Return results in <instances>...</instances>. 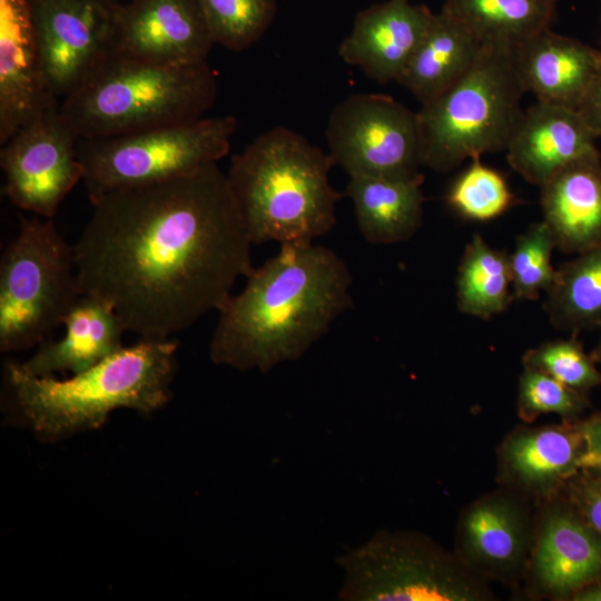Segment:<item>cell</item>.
Masks as SVG:
<instances>
[{
    "label": "cell",
    "instance_id": "obj_9",
    "mask_svg": "<svg viewBox=\"0 0 601 601\" xmlns=\"http://www.w3.org/2000/svg\"><path fill=\"white\" fill-rule=\"evenodd\" d=\"M237 130L234 116L201 117L105 138H78L82 183L93 204L107 193L176 178L218 162Z\"/></svg>",
    "mask_w": 601,
    "mask_h": 601
},
{
    "label": "cell",
    "instance_id": "obj_21",
    "mask_svg": "<svg viewBox=\"0 0 601 601\" xmlns=\"http://www.w3.org/2000/svg\"><path fill=\"white\" fill-rule=\"evenodd\" d=\"M543 221L555 248L579 254L601 244V159L585 155L541 186Z\"/></svg>",
    "mask_w": 601,
    "mask_h": 601
},
{
    "label": "cell",
    "instance_id": "obj_33",
    "mask_svg": "<svg viewBox=\"0 0 601 601\" xmlns=\"http://www.w3.org/2000/svg\"><path fill=\"white\" fill-rule=\"evenodd\" d=\"M563 493L601 535V476L580 472L566 484Z\"/></svg>",
    "mask_w": 601,
    "mask_h": 601
},
{
    "label": "cell",
    "instance_id": "obj_18",
    "mask_svg": "<svg viewBox=\"0 0 601 601\" xmlns=\"http://www.w3.org/2000/svg\"><path fill=\"white\" fill-rule=\"evenodd\" d=\"M595 139L575 109L538 100L523 111L505 150L512 169L541 187L570 162L598 151Z\"/></svg>",
    "mask_w": 601,
    "mask_h": 601
},
{
    "label": "cell",
    "instance_id": "obj_14",
    "mask_svg": "<svg viewBox=\"0 0 601 601\" xmlns=\"http://www.w3.org/2000/svg\"><path fill=\"white\" fill-rule=\"evenodd\" d=\"M535 505L500 487L461 513L455 553L479 578L514 585L523 580L534 533Z\"/></svg>",
    "mask_w": 601,
    "mask_h": 601
},
{
    "label": "cell",
    "instance_id": "obj_35",
    "mask_svg": "<svg viewBox=\"0 0 601 601\" xmlns=\"http://www.w3.org/2000/svg\"><path fill=\"white\" fill-rule=\"evenodd\" d=\"M577 111L597 138H601V66Z\"/></svg>",
    "mask_w": 601,
    "mask_h": 601
},
{
    "label": "cell",
    "instance_id": "obj_6",
    "mask_svg": "<svg viewBox=\"0 0 601 601\" xmlns=\"http://www.w3.org/2000/svg\"><path fill=\"white\" fill-rule=\"evenodd\" d=\"M525 89L514 46L483 43L470 69L417 111L422 166L445 173L506 148Z\"/></svg>",
    "mask_w": 601,
    "mask_h": 601
},
{
    "label": "cell",
    "instance_id": "obj_3",
    "mask_svg": "<svg viewBox=\"0 0 601 601\" xmlns=\"http://www.w3.org/2000/svg\"><path fill=\"white\" fill-rule=\"evenodd\" d=\"M328 154L277 126L231 158L229 186L253 244H308L336 223L343 194L333 188Z\"/></svg>",
    "mask_w": 601,
    "mask_h": 601
},
{
    "label": "cell",
    "instance_id": "obj_10",
    "mask_svg": "<svg viewBox=\"0 0 601 601\" xmlns=\"http://www.w3.org/2000/svg\"><path fill=\"white\" fill-rule=\"evenodd\" d=\"M325 134L333 165L349 177L422 175L417 112L390 96H348L332 110Z\"/></svg>",
    "mask_w": 601,
    "mask_h": 601
},
{
    "label": "cell",
    "instance_id": "obj_17",
    "mask_svg": "<svg viewBox=\"0 0 601 601\" xmlns=\"http://www.w3.org/2000/svg\"><path fill=\"white\" fill-rule=\"evenodd\" d=\"M434 13L411 0H386L361 11L342 40V60L378 83L398 81Z\"/></svg>",
    "mask_w": 601,
    "mask_h": 601
},
{
    "label": "cell",
    "instance_id": "obj_2",
    "mask_svg": "<svg viewBox=\"0 0 601 601\" xmlns=\"http://www.w3.org/2000/svg\"><path fill=\"white\" fill-rule=\"evenodd\" d=\"M218 309L210 359L239 371L268 372L302 357L353 306L352 275L331 248L280 245Z\"/></svg>",
    "mask_w": 601,
    "mask_h": 601
},
{
    "label": "cell",
    "instance_id": "obj_23",
    "mask_svg": "<svg viewBox=\"0 0 601 601\" xmlns=\"http://www.w3.org/2000/svg\"><path fill=\"white\" fill-rule=\"evenodd\" d=\"M423 175L412 178L349 177L345 195L352 200L358 230L376 245L410 239L421 227Z\"/></svg>",
    "mask_w": 601,
    "mask_h": 601
},
{
    "label": "cell",
    "instance_id": "obj_12",
    "mask_svg": "<svg viewBox=\"0 0 601 601\" xmlns=\"http://www.w3.org/2000/svg\"><path fill=\"white\" fill-rule=\"evenodd\" d=\"M46 86L65 98L114 51L118 0H29Z\"/></svg>",
    "mask_w": 601,
    "mask_h": 601
},
{
    "label": "cell",
    "instance_id": "obj_27",
    "mask_svg": "<svg viewBox=\"0 0 601 601\" xmlns=\"http://www.w3.org/2000/svg\"><path fill=\"white\" fill-rule=\"evenodd\" d=\"M456 298L460 312L481 319L504 312L513 299L510 254L473 235L459 265Z\"/></svg>",
    "mask_w": 601,
    "mask_h": 601
},
{
    "label": "cell",
    "instance_id": "obj_24",
    "mask_svg": "<svg viewBox=\"0 0 601 601\" xmlns=\"http://www.w3.org/2000/svg\"><path fill=\"white\" fill-rule=\"evenodd\" d=\"M482 42L463 23L444 11L434 13L398 83L421 105L454 85L472 66Z\"/></svg>",
    "mask_w": 601,
    "mask_h": 601
},
{
    "label": "cell",
    "instance_id": "obj_28",
    "mask_svg": "<svg viewBox=\"0 0 601 601\" xmlns=\"http://www.w3.org/2000/svg\"><path fill=\"white\" fill-rule=\"evenodd\" d=\"M215 45L243 51L257 42L276 14V0H198Z\"/></svg>",
    "mask_w": 601,
    "mask_h": 601
},
{
    "label": "cell",
    "instance_id": "obj_8",
    "mask_svg": "<svg viewBox=\"0 0 601 601\" xmlns=\"http://www.w3.org/2000/svg\"><path fill=\"white\" fill-rule=\"evenodd\" d=\"M344 601H487L486 582L428 536L378 531L336 559Z\"/></svg>",
    "mask_w": 601,
    "mask_h": 601
},
{
    "label": "cell",
    "instance_id": "obj_22",
    "mask_svg": "<svg viewBox=\"0 0 601 601\" xmlns=\"http://www.w3.org/2000/svg\"><path fill=\"white\" fill-rule=\"evenodd\" d=\"M65 335L38 345L21 366L37 376L81 373L120 351L127 332L116 311L105 300L81 295L63 319Z\"/></svg>",
    "mask_w": 601,
    "mask_h": 601
},
{
    "label": "cell",
    "instance_id": "obj_31",
    "mask_svg": "<svg viewBox=\"0 0 601 601\" xmlns=\"http://www.w3.org/2000/svg\"><path fill=\"white\" fill-rule=\"evenodd\" d=\"M522 364L584 394L601 385V372L591 355L584 352L577 335L530 348L523 354Z\"/></svg>",
    "mask_w": 601,
    "mask_h": 601
},
{
    "label": "cell",
    "instance_id": "obj_16",
    "mask_svg": "<svg viewBox=\"0 0 601 601\" xmlns=\"http://www.w3.org/2000/svg\"><path fill=\"white\" fill-rule=\"evenodd\" d=\"M215 42L198 0L120 2L114 51L166 66L206 61Z\"/></svg>",
    "mask_w": 601,
    "mask_h": 601
},
{
    "label": "cell",
    "instance_id": "obj_37",
    "mask_svg": "<svg viewBox=\"0 0 601 601\" xmlns=\"http://www.w3.org/2000/svg\"><path fill=\"white\" fill-rule=\"evenodd\" d=\"M599 328H600V338L598 341L597 346L594 347V349L591 352L590 355L595 363L601 364V324L599 325Z\"/></svg>",
    "mask_w": 601,
    "mask_h": 601
},
{
    "label": "cell",
    "instance_id": "obj_36",
    "mask_svg": "<svg viewBox=\"0 0 601 601\" xmlns=\"http://www.w3.org/2000/svg\"><path fill=\"white\" fill-rule=\"evenodd\" d=\"M570 601H601V579L575 592Z\"/></svg>",
    "mask_w": 601,
    "mask_h": 601
},
{
    "label": "cell",
    "instance_id": "obj_32",
    "mask_svg": "<svg viewBox=\"0 0 601 601\" xmlns=\"http://www.w3.org/2000/svg\"><path fill=\"white\" fill-rule=\"evenodd\" d=\"M589 406L587 394L575 391L550 375L523 367L519 377L516 410L526 424L544 414L577 421Z\"/></svg>",
    "mask_w": 601,
    "mask_h": 601
},
{
    "label": "cell",
    "instance_id": "obj_30",
    "mask_svg": "<svg viewBox=\"0 0 601 601\" xmlns=\"http://www.w3.org/2000/svg\"><path fill=\"white\" fill-rule=\"evenodd\" d=\"M554 248L552 234L543 220L516 237L510 254L513 299L535 300L542 290L546 293L555 274L551 263Z\"/></svg>",
    "mask_w": 601,
    "mask_h": 601
},
{
    "label": "cell",
    "instance_id": "obj_1",
    "mask_svg": "<svg viewBox=\"0 0 601 601\" xmlns=\"http://www.w3.org/2000/svg\"><path fill=\"white\" fill-rule=\"evenodd\" d=\"M73 245L81 295L108 303L127 332L167 339L231 295L253 245L218 162L111 190Z\"/></svg>",
    "mask_w": 601,
    "mask_h": 601
},
{
    "label": "cell",
    "instance_id": "obj_34",
    "mask_svg": "<svg viewBox=\"0 0 601 601\" xmlns=\"http://www.w3.org/2000/svg\"><path fill=\"white\" fill-rule=\"evenodd\" d=\"M583 451L580 457V472L601 476V412L581 420Z\"/></svg>",
    "mask_w": 601,
    "mask_h": 601
},
{
    "label": "cell",
    "instance_id": "obj_13",
    "mask_svg": "<svg viewBox=\"0 0 601 601\" xmlns=\"http://www.w3.org/2000/svg\"><path fill=\"white\" fill-rule=\"evenodd\" d=\"M601 579V535L564 493L535 505L534 533L523 580L532 595L569 600Z\"/></svg>",
    "mask_w": 601,
    "mask_h": 601
},
{
    "label": "cell",
    "instance_id": "obj_5",
    "mask_svg": "<svg viewBox=\"0 0 601 601\" xmlns=\"http://www.w3.org/2000/svg\"><path fill=\"white\" fill-rule=\"evenodd\" d=\"M217 95L207 61L166 66L112 51L60 112L79 138H105L201 118Z\"/></svg>",
    "mask_w": 601,
    "mask_h": 601
},
{
    "label": "cell",
    "instance_id": "obj_11",
    "mask_svg": "<svg viewBox=\"0 0 601 601\" xmlns=\"http://www.w3.org/2000/svg\"><path fill=\"white\" fill-rule=\"evenodd\" d=\"M78 136L60 112L56 96L1 145L4 194L12 205L53 218L59 206L82 181Z\"/></svg>",
    "mask_w": 601,
    "mask_h": 601
},
{
    "label": "cell",
    "instance_id": "obj_26",
    "mask_svg": "<svg viewBox=\"0 0 601 601\" xmlns=\"http://www.w3.org/2000/svg\"><path fill=\"white\" fill-rule=\"evenodd\" d=\"M554 7L550 0H445L441 10L482 43L516 46L550 28Z\"/></svg>",
    "mask_w": 601,
    "mask_h": 601
},
{
    "label": "cell",
    "instance_id": "obj_25",
    "mask_svg": "<svg viewBox=\"0 0 601 601\" xmlns=\"http://www.w3.org/2000/svg\"><path fill=\"white\" fill-rule=\"evenodd\" d=\"M544 309L554 328L578 335L601 324V244L561 264Z\"/></svg>",
    "mask_w": 601,
    "mask_h": 601
},
{
    "label": "cell",
    "instance_id": "obj_29",
    "mask_svg": "<svg viewBox=\"0 0 601 601\" xmlns=\"http://www.w3.org/2000/svg\"><path fill=\"white\" fill-rule=\"evenodd\" d=\"M514 197L504 177L483 165L480 158L452 183L446 203L459 216L475 221H487L501 216L513 204Z\"/></svg>",
    "mask_w": 601,
    "mask_h": 601
},
{
    "label": "cell",
    "instance_id": "obj_7",
    "mask_svg": "<svg viewBox=\"0 0 601 601\" xmlns=\"http://www.w3.org/2000/svg\"><path fill=\"white\" fill-rule=\"evenodd\" d=\"M81 296L69 245L52 218L19 215V230L0 258V349L49 338Z\"/></svg>",
    "mask_w": 601,
    "mask_h": 601
},
{
    "label": "cell",
    "instance_id": "obj_4",
    "mask_svg": "<svg viewBox=\"0 0 601 601\" xmlns=\"http://www.w3.org/2000/svg\"><path fill=\"white\" fill-rule=\"evenodd\" d=\"M178 342L145 339L125 346L67 380L6 367L7 390L36 431L59 436L100 426L120 407L151 412L169 398Z\"/></svg>",
    "mask_w": 601,
    "mask_h": 601
},
{
    "label": "cell",
    "instance_id": "obj_19",
    "mask_svg": "<svg viewBox=\"0 0 601 601\" xmlns=\"http://www.w3.org/2000/svg\"><path fill=\"white\" fill-rule=\"evenodd\" d=\"M50 96L29 0H0V145Z\"/></svg>",
    "mask_w": 601,
    "mask_h": 601
},
{
    "label": "cell",
    "instance_id": "obj_38",
    "mask_svg": "<svg viewBox=\"0 0 601 601\" xmlns=\"http://www.w3.org/2000/svg\"><path fill=\"white\" fill-rule=\"evenodd\" d=\"M550 1L553 2V3H556V2L560 1V0H550Z\"/></svg>",
    "mask_w": 601,
    "mask_h": 601
},
{
    "label": "cell",
    "instance_id": "obj_20",
    "mask_svg": "<svg viewBox=\"0 0 601 601\" xmlns=\"http://www.w3.org/2000/svg\"><path fill=\"white\" fill-rule=\"evenodd\" d=\"M525 91L539 101L578 108L601 66V50L545 29L514 46Z\"/></svg>",
    "mask_w": 601,
    "mask_h": 601
},
{
    "label": "cell",
    "instance_id": "obj_15",
    "mask_svg": "<svg viewBox=\"0 0 601 601\" xmlns=\"http://www.w3.org/2000/svg\"><path fill=\"white\" fill-rule=\"evenodd\" d=\"M582 451L581 420L519 425L497 447V481L536 505L562 493L580 473Z\"/></svg>",
    "mask_w": 601,
    "mask_h": 601
}]
</instances>
